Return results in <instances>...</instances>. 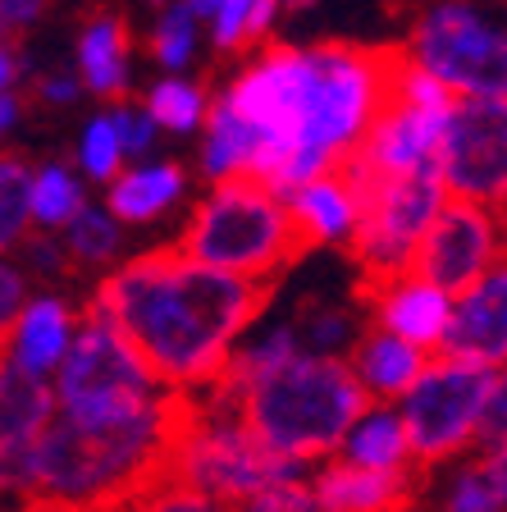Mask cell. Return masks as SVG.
I'll use <instances>...</instances> for the list:
<instances>
[{
	"label": "cell",
	"mask_w": 507,
	"mask_h": 512,
	"mask_svg": "<svg viewBox=\"0 0 507 512\" xmlns=\"http://www.w3.org/2000/svg\"><path fill=\"white\" fill-rule=\"evenodd\" d=\"M83 316L124 334L169 394L192 398L220 384L233 348L265 316V288L151 247L96 275Z\"/></svg>",
	"instance_id": "1"
},
{
	"label": "cell",
	"mask_w": 507,
	"mask_h": 512,
	"mask_svg": "<svg viewBox=\"0 0 507 512\" xmlns=\"http://www.w3.org/2000/svg\"><path fill=\"white\" fill-rule=\"evenodd\" d=\"M183 416V398L124 421H69L32 439L28 512H124L165 480L169 439Z\"/></svg>",
	"instance_id": "2"
},
{
	"label": "cell",
	"mask_w": 507,
	"mask_h": 512,
	"mask_svg": "<svg viewBox=\"0 0 507 512\" xmlns=\"http://www.w3.org/2000/svg\"><path fill=\"white\" fill-rule=\"evenodd\" d=\"M224 398L233 403L238 421L256 435V444L302 476L334 458L352 416L366 407V394L357 389L348 362L316 357V352H293L275 371H265L261 380Z\"/></svg>",
	"instance_id": "3"
},
{
	"label": "cell",
	"mask_w": 507,
	"mask_h": 512,
	"mask_svg": "<svg viewBox=\"0 0 507 512\" xmlns=\"http://www.w3.org/2000/svg\"><path fill=\"white\" fill-rule=\"evenodd\" d=\"M389 78L393 51L352 42L302 46V138L279 183V197L348 165L370 119L389 101Z\"/></svg>",
	"instance_id": "4"
},
{
	"label": "cell",
	"mask_w": 507,
	"mask_h": 512,
	"mask_svg": "<svg viewBox=\"0 0 507 512\" xmlns=\"http://www.w3.org/2000/svg\"><path fill=\"white\" fill-rule=\"evenodd\" d=\"M169 247L197 261V266L252 279L261 288L279 270L293 266L297 252H302L284 197L252 179L206 183V192L192 202L179 238Z\"/></svg>",
	"instance_id": "5"
},
{
	"label": "cell",
	"mask_w": 507,
	"mask_h": 512,
	"mask_svg": "<svg viewBox=\"0 0 507 512\" xmlns=\"http://www.w3.org/2000/svg\"><path fill=\"white\" fill-rule=\"evenodd\" d=\"M288 476H302V471L284 467L275 453H265L224 394L206 389V394L183 398V416L174 426V439H169L165 480L229 512L252 503L265 485Z\"/></svg>",
	"instance_id": "6"
},
{
	"label": "cell",
	"mask_w": 507,
	"mask_h": 512,
	"mask_svg": "<svg viewBox=\"0 0 507 512\" xmlns=\"http://www.w3.org/2000/svg\"><path fill=\"white\" fill-rule=\"evenodd\" d=\"M398 55L434 78L453 101L507 96L503 0H430Z\"/></svg>",
	"instance_id": "7"
},
{
	"label": "cell",
	"mask_w": 507,
	"mask_h": 512,
	"mask_svg": "<svg viewBox=\"0 0 507 512\" xmlns=\"http://www.w3.org/2000/svg\"><path fill=\"white\" fill-rule=\"evenodd\" d=\"M51 398L55 416L69 421H124V416L156 412L179 394H169L147 371V362L128 348L124 334L83 316L64 362L51 375Z\"/></svg>",
	"instance_id": "8"
},
{
	"label": "cell",
	"mask_w": 507,
	"mask_h": 512,
	"mask_svg": "<svg viewBox=\"0 0 507 512\" xmlns=\"http://www.w3.org/2000/svg\"><path fill=\"white\" fill-rule=\"evenodd\" d=\"M503 384V371L453 362L444 352H434L412 389L393 403L402 416L416 467H453V462L471 458L485 407Z\"/></svg>",
	"instance_id": "9"
},
{
	"label": "cell",
	"mask_w": 507,
	"mask_h": 512,
	"mask_svg": "<svg viewBox=\"0 0 507 512\" xmlns=\"http://www.w3.org/2000/svg\"><path fill=\"white\" fill-rule=\"evenodd\" d=\"M448 110H453V96L393 51L389 101L380 106V115L370 119L366 138L357 142L343 174L361 188V183L375 179H402V174L434 170Z\"/></svg>",
	"instance_id": "10"
},
{
	"label": "cell",
	"mask_w": 507,
	"mask_h": 512,
	"mask_svg": "<svg viewBox=\"0 0 507 512\" xmlns=\"http://www.w3.org/2000/svg\"><path fill=\"white\" fill-rule=\"evenodd\" d=\"M444 202H448V192L434 170L361 183L357 229L348 238V252L357 261L361 279L380 284V279L407 275L425 229H430V220L439 215Z\"/></svg>",
	"instance_id": "11"
},
{
	"label": "cell",
	"mask_w": 507,
	"mask_h": 512,
	"mask_svg": "<svg viewBox=\"0 0 507 512\" xmlns=\"http://www.w3.org/2000/svg\"><path fill=\"white\" fill-rule=\"evenodd\" d=\"M434 174L448 197L503 211L507 197V96L453 101L434 156Z\"/></svg>",
	"instance_id": "12"
},
{
	"label": "cell",
	"mask_w": 507,
	"mask_h": 512,
	"mask_svg": "<svg viewBox=\"0 0 507 512\" xmlns=\"http://www.w3.org/2000/svg\"><path fill=\"white\" fill-rule=\"evenodd\" d=\"M494 270H503V211L448 197L416 247L412 275H421L425 284L444 288L453 298Z\"/></svg>",
	"instance_id": "13"
},
{
	"label": "cell",
	"mask_w": 507,
	"mask_h": 512,
	"mask_svg": "<svg viewBox=\"0 0 507 512\" xmlns=\"http://www.w3.org/2000/svg\"><path fill=\"white\" fill-rule=\"evenodd\" d=\"M78 320H83V311H78V302L69 293L32 288L28 302L14 316L10 334H5V343H0V362H10L14 371L51 384L55 366L64 362V352H69V343L78 334Z\"/></svg>",
	"instance_id": "14"
},
{
	"label": "cell",
	"mask_w": 507,
	"mask_h": 512,
	"mask_svg": "<svg viewBox=\"0 0 507 512\" xmlns=\"http://www.w3.org/2000/svg\"><path fill=\"white\" fill-rule=\"evenodd\" d=\"M439 352L453 357V362L503 371L507 366V270H494L480 284L453 293Z\"/></svg>",
	"instance_id": "15"
},
{
	"label": "cell",
	"mask_w": 507,
	"mask_h": 512,
	"mask_svg": "<svg viewBox=\"0 0 507 512\" xmlns=\"http://www.w3.org/2000/svg\"><path fill=\"white\" fill-rule=\"evenodd\" d=\"M366 325L375 330L393 334V339L412 343L421 352H439L444 343V330H448V298L444 288L425 284L421 275H393V279H380V284H366Z\"/></svg>",
	"instance_id": "16"
},
{
	"label": "cell",
	"mask_w": 507,
	"mask_h": 512,
	"mask_svg": "<svg viewBox=\"0 0 507 512\" xmlns=\"http://www.w3.org/2000/svg\"><path fill=\"white\" fill-rule=\"evenodd\" d=\"M188 202V170L179 160H128L124 170L106 183V211L115 215L124 229H147L160 224L165 215H174Z\"/></svg>",
	"instance_id": "17"
},
{
	"label": "cell",
	"mask_w": 507,
	"mask_h": 512,
	"mask_svg": "<svg viewBox=\"0 0 507 512\" xmlns=\"http://www.w3.org/2000/svg\"><path fill=\"white\" fill-rule=\"evenodd\" d=\"M293 234L302 247H348L361 211V188L343 170H329L320 179H307L284 197Z\"/></svg>",
	"instance_id": "18"
},
{
	"label": "cell",
	"mask_w": 507,
	"mask_h": 512,
	"mask_svg": "<svg viewBox=\"0 0 507 512\" xmlns=\"http://www.w3.org/2000/svg\"><path fill=\"white\" fill-rule=\"evenodd\" d=\"M307 485L320 512H407L416 499V471L384 476V471L348 467L338 458L311 467Z\"/></svg>",
	"instance_id": "19"
},
{
	"label": "cell",
	"mask_w": 507,
	"mask_h": 512,
	"mask_svg": "<svg viewBox=\"0 0 507 512\" xmlns=\"http://www.w3.org/2000/svg\"><path fill=\"white\" fill-rule=\"evenodd\" d=\"M83 83V96L96 101H124L133 92V37H128V23L119 14L101 10L78 28L74 42V64H69Z\"/></svg>",
	"instance_id": "20"
},
{
	"label": "cell",
	"mask_w": 507,
	"mask_h": 512,
	"mask_svg": "<svg viewBox=\"0 0 507 512\" xmlns=\"http://www.w3.org/2000/svg\"><path fill=\"white\" fill-rule=\"evenodd\" d=\"M343 362H348L357 389L366 394V403H398V398L416 384V375L425 371L430 352H421V348H412V343H402V339H393V334L366 325Z\"/></svg>",
	"instance_id": "21"
},
{
	"label": "cell",
	"mask_w": 507,
	"mask_h": 512,
	"mask_svg": "<svg viewBox=\"0 0 507 512\" xmlns=\"http://www.w3.org/2000/svg\"><path fill=\"white\" fill-rule=\"evenodd\" d=\"M338 462L361 471H384V476H398V471H416L412 462V444H407V430H402V416L393 403H366L352 416L348 435L334 453Z\"/></svg>",
	"instance_id": "22"
},
{
	"label": "cell",
	"mask_w": 507,
	"mask_h": 512,
	"mask_svg": "<svg viewBox=\"0 0 507 512\" xmlns=\"http://www.w3.org/2000/svg\"><path fill=\"white\" fill-rule=\"evenodd\" d=\"M92 202L87 183L74 174L69 160H42L28 170V220L32 234H60L83 206Z\"/></svg>",
	"instance_id": "23"
},
{
	"label": "cell",
	"mask_w": 507,
	"mask_h": 512,
	"mask_svg": "<svg viewBox=\"0 0 507 512\" xmlns=\"http://www.w3.org/2000/svg\"><path fill=\"white\" fill-rule=\"evenodd\" d=\"M279 19H284V5L279 0H220L201 28H206V42L220 55H238V51H261L270 46Z\"/></svg>",
	"instance_id": "24"
},
{
	"label": "cell",
	"mask_w": 507,
	"mask_h": 512,
	"mask_svg": "<svg viewBox=\"0 0 507 512\" xmlns=\"http://www.w3.org/2000/svg\"><path fill=\"white\" fill-rule=\"evenodd\" d=\"M55 238H60L64 256H69V270H96V275H106V270H115L119 261H124V224L96 202H87Z\"/></svg>",
	"instance_id": "25"
},
{
	"label": "cell",
	"mask_w": 507,
	"mask_h": 512,
	"mask_svg": "<svg viewBox=\"0 0 507 512\" xmlns=\"http://www.w3.org/2000/svg\"><path fill=\"white\" fill-rule=\"evenodd\" d=\"M55 416V398L46 380L14 371L0 362V444H28L37 439Z\"/></svg>",
	"instance_id": "26"
},
{
	"label": "cell",
	"mask_w": 507,
	"mask_h": 512,
	"mask_svg": "<svg viewBox=\"0 0 507 512\" xmlns=\"http://www.w3.org/2000/svg\"><path fill=\"white\" fill-rule=\"evenodd\" d=\"M439 512H507V453H471L453 462Z\"/></svg>",
	"instance_id": "27"
},
{
	"label": "cell",
	"mask_w": 507,
	"mask_h": 512,
	"mask_svg": "<svg viewBox=\"0 0 507 512\" xmlns=\"http://www.w3.org/2000/svg\"><path fill=\"white\" fill-rule=\"evenodd\" d=\"M142 110L151 115L156 133L169 138H197L206 115H211V92L188 74H160L142 96Z\"/></svg>",
	"instance_id": "28"
},
{
	"label": "cell",
	"mask_w": 507,
	"mask_h": 512,
	"mask_svg": "<svg viewBox=\"0 0 507 512\" xmlns=\"http://www.w3.org/2000/svg\"><path fill=\"white\" fill-rule=\"evenodd\" d=\"M288 325H293L297 348L302 352H316V357H348L352 343H357L361 330H366V311L338 307V302H307Z\"/></svg>",
	"instance_id": "29"
},
{
	"label": "cell",
	"mask_w": 507,
	"mask_h": 512,
	"mask_svg": "<svg viewBox=\"0 0 507 512\" xmlns=\"http://www.w3.org/2000/svg\"><path fill=\"white\" fill-rule=\"evenodd\" d=\"M201 46H206V28L201 19L183 5V0H169L160 5L156 23H151V37H147V51L156 60V69L165 74H188L192 64H197Z\"/></svg>",
	"instance_id": "30"
},
{
	"label": "cell",
	"mask_w": 507,
	"mask_h": 512,
	"mask_svg": "<svg viewBox=\"0 0 507 512\" xmlns=\"http://www.w3.org/2000/svg\"><path fill=\"white\" fill-rule=\"evenodd\" d=\"M69 165H74V174L87 183V188H92V183H101V188H106V183L128 165L124 147H119V138H115V124H110L106 110H101V115H92L83 128H78L74 160H69Z\"/></svg>",
	"instance_id": "31"
},
{
	"label": "cell",
	"mask_w": 507,
	"mask_h": 512,
	"mask_svg": "<svg viewBox=\"0 0 507 512\" xmlns=\"http://www.w3.org/2000/svg\"><path fill=\"white\" fill-rule=\"evenodd\" d=\"M28 160L5 151L0 156V256H14L32 234L28 220Z\"/></svg>",
	"instance_id": "32"
},
{
	"label": "cell",
	"mask_w": 507,
	"mask_h": 512,
	"mask_svg": "<svg viewBox=\"0 0 507 512\" xmlns=\"http://www.w3.org/2000/svg\"><path fill=\"white\" fill-rule=\"evenodd\" d=\"M14 261H19V270L28 275L32 288H55L64 275H69V256H64L60 238L55 234H28L23 238V247L14 252Z\"/></svg>",
	"instance_id": "33"
},
{
	"label": "cell",
	"mask_w": 507,
	"mask_h": 512,
	"mask_svg": "<svg viewBox=\"0 0 507 512\" xmlns=\"http://www.w3.org/2000/svg\"><path fill=\"white\" fill-rule=\"evenodd\" d=\"M106 115H110V124H115V138H119V147H124V160H147L151 151H156L160 133H156V124H151V115L142 110V101L124 96V101H115Z\"/></svg>",
	"instance_id": "34"
},
{
	"label": "cell",
	"mask_w": 507,
	"mask_h": 512,
	"mask_svg": "<svg viewBox=\"0 0 507 512\" xmlns=\"http://www.w3.org/2000/svg\"><path fill=\"white\" fill-rule=\"evenodd\" d=\"M243 512H320L316 499H311V485L307 476H288L265 485L252 503H243Z\"/></svg>",
	"instance_id": "35"
},
{
	"label": "cell",
	"mask_w": 507,
	"mask_h": 512,
	"mask_svg": "<svg viewBox=\"0 0 507 512\" xmlns=\"http://www.w3.org/2000/svg\"><path fill=\"white\" fill-rule=\"evenodd\" d=\"M124 512H220V508H215L211 499H201V494L174 485V480H160V485H151L147 494H138Z\"/></svg>",
	"instance_id": "36"
},
{
	"label": "cell",
	"mask_w": 507,
	"mask_h": 512,
	"mask_svg": "<svg viewBox=\"0 0 507 512\" xmlns=\"http://www.w3.org/2000/svg\"><path fill=\"white\" fill-rule=\"evenodd\" d=\"M32 87V101L37 106H51V110H69L83 101V83H78V74L64 64V69H42V74L28 78Z\"/></svg>",
	"instance_id": "37"
},
{
	"label": "cell",
	"mask_w": 507,
	"mask_h": 512,
	"mask_svg": "<svg viewBox=\"0 0 507 512\" xmlns=\"http://www.w3.org/2000/svg\"><path fill=\"white\" fill-rule=\"evenodd\" d=\"M28 293H32V284L19 270V261H14V256H0V343H5V334H10L19 307L28 302Z\"/></svg>",
	"instance_id": "38"
},
{
	"label": "cell",
	"mask_w": 507,
	"mask_h": 512,
	"mask_svg": "<svg viewBox=\"0 0 507 512\" xmlns=\"http://www.w3.org/2000/svg\"><path fill=\"white\" fill-rule=\"evenodd\" d=\"M46 5L51 0H0V32L19 42L23 32H32L46 19Z\"/></svg>",
	"instance_id": "39"
},
{
	"label": "cell",
	"mask_w": 507,
	"mask_h": 512,
	"mask_svg": "<svg viewBox=\"0 0 507 512\" xmlns=\"http://www.w3.org/2000/svg\"><path fill=\"white\" fill-rule=\"evenodd\" d=\"M28 78H32V64H28V55H23V46L14 42V37H0V96L23 92Z\"/></svg>",
	"instance_id": "40"
},
{
	"label": "cell",
	"mask_w": 507,
	"mask_h": 512,
	"mask_svg": "<svg viewBox=\"0 0 507 512\" xmlns=\"http://www.w3.org/2000/svg\"><path fill=\"white\" fill-rule=\"evenodd\" d=\"M23 110H28V96L14 92V96H0V156L10 151L14 133L23 128Z\"/></svg>",
	"instance_id": "41"
},
{
	"label": "cell",
	"mask_w": 507,
	"mask_h": 512,
	"mask_svg": "<svg viewBox=\"0 0 507 512\" xmlns=\"http://www.w3.org/2000/svg\"><path fill=\"white\" fill-rule=\"evenodd\" d=\"M183 5H188V10L197 14V19H206V14H211L215 5H220V0H183Z\"/></svg>",
	"instance_id": "42"
},
{
	"label": "cell",
	"mask_w": 507,
	"mask_h": 512,
	"mask_svg": "<svg viewBox=\"0 0 507 512\" xmlns=\"http://www.w3.org/2000/svg\"><path fill=\"white\" fill-rule=\"evenodd\" d=\"M279 5H284V14H288V10H307V5H316V0H279Z\"/></svg>",
	"instance_id": "43"
},
{
	"label": "cell",
	"mask_w": 507,
	"mask_h": 512,
	"mask_svg": "<svg viewBox=\"0 0 507 512\" xmlns=\"http://www.w3.org/2000/svg\"><path fill=\"white\" fill-rule=\"evenodd\" d=\"M151 5H156V10H160V5H169V0H151Z\"/></svg>",
	"instance_id": "44"
},
{
	"label": "cell",
	"mask_w": 507,
	"mask_h": 512,
	"mask_svg": "<svg viewBox=\"0 0 507 512\" xmlns=\"http://www.w3.org/2000/svg\"><path fill=\"white\" fill-rule=\"evenodd\" d=\"M0 37H5V32H0Z\"/></svg>",
	"instance_id": "45"
},
{
	"label": "cell",
	"mask_w": 507,
	"mask_h": 512,
	"mask_svg": "<svg viewBox=\"0 0 507 512\" xmlns=\"http://www.w3.org/2000/svg\"><path fill=\"white\" fill-rule=\"evenodd\" d=\"M220 512H224V508H220Z\"/></svg>",
	"instance_id": "46"
}]
</instances>
